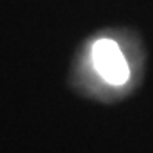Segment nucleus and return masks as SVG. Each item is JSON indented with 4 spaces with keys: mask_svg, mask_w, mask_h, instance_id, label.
Returning a JSON list of instances; mask_svg holds the SVG:
<instances>
[{
    "mask_svg": "<svg viewBox=\"0 0 153 153\" xmlns=\"http://www.w3.org/2000/svg\"><path fill=\"white\" fill-rule=\"evenodd\" d=\"M91 60L96 71L108 85L121 87L128 82L130 68L119 45L113 39H99L93 43Z\"/></svg>",
    "mask_w": 153,
    "mask_h": 153,
    "instance_id": "f257e3e1",
    "label": "nucleus"
}]
</instances>
